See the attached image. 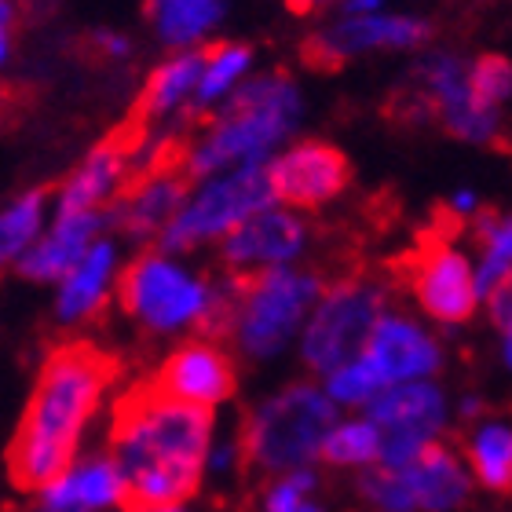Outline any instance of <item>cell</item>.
<instances>
[{
  "mask_svg": "<svg viewBox=\"0 0 512 512\" xmlns=\"http://www.w3.org/2000/svg\"><path fill=\"white\" fill-rule=\"evenodd\" d=\"M384 0H344L341 15H377Z\"/></svg>",
  "mask_w": 512,
  "mask_h": 512,
  "instance_id": "obj_37",
  "label": "cell"
},
{
  "mask_svg": "<svg viewBox=\"0 0 512 512\" xmlns=\"http://www.w3.org/2000/svg\"><path fill=\"white\" fill-rule=\"evenodd\" d=\"M341 421V406L322 384L293 381L253 406L242 428V450L253 469L267 476L311 469L322 461V447Z\"/></svg>",
  "mask_w": 512,
  "mask_h": 512,
  "instance_id": "obj_5",
  "label": "cell"
},
{
  "mask_svg": "<svg viewBox=\"0 0 512 512\" xmlns=\"http://www.w3.org/2000/svg\"><path fill=\"white\" fill-rule=\"evenodd\" d=\"M253 77V48L242 41H220L213 48H205V66H202V85L194 96V110H216L220 103L235 96L238 88Z\"/></svg>",
  "mask_w": 512,
  "mask_h": 512,
  "instance_id": "obj_26",
  "label": "cell"
},
{
  "mask_svg": "<svg viewBox=\"0 0 512 512\" xmlns=\"http://www.w3.org/2000/svg\"><path fill=\"white\" fill-rule=\"evenodd\" d=\"M384 458V436L381 428L366 414L341 417L337 428L330 432L326 447H322V465L333 469H377Z\"/></svg>",
  "mask_w": 512,
  "mask_h": 512,
  "instance_id": "obj_29",
  "label": "cell"
},
{
  "mask_svg": "<svg viewBox=\"0 0 512 512\" xmlns=\"http://www.w3.org/2000/svg\"><path fill=\"white\" fill-rule=\"evenodd\" d=\"M271 205H278V198L267 165H249V169H235L194 183L187 205L158 238V249L183 256L202 246H213V242L220 246L227 235H235L246 220H253L256 213H264Z\"/></svg>",
  "mask_w": 512,
  "mask_h": 512,
  "instance_id": "obj_8",
  "label": "cell"
},
{
  "mask_svg": "<svg viewBox=\"0 0 512 512\" xmlns=\"http://www.w3.org/2000/svg\"><path fill=\"white\" fill-rule=\"evenodd\" d=\"M417 96L425 99L432 118L443 125L461 143L491 147L494 139H502L505 118L498 110L483 107L480 96L472 92V59L458 52H428L414 70Z\"/></svg>",
  "mask_w": 512,
  "mask_h": 512,
  "instance_id": "obj_10",
  "label": "cell"
},
{
  "mask_svg": "<svg viewBox=\"0 0 512 512\" xmlns=\"http://www.w3.org/2000/svg\"><path fill=\"white\" fill-rule=\"evenodd\" d=\"M322 289L326 282L319 271L297 264L242 278L227 341L235 344L238 355H246L253 363L275 359L293 341H300Z\"/></svg>",
  "mask_w": 512,
  "mask_h": 512,
  "instance_id": "obj_6",
  "label": "cell"
},
{
  "mask_svg": "<svg viewBox=\"0 0 512 512\" xmlns=\"http://www.w3.org/2000/svg\"><path fill=\"white\" fill-rule=\"evenodd\" d=\"M33 498H41L59 512H107L114 505L125 509V480L110 454H92L74 461L59 480L48 483Z\"/></svg>",
  "mask_w": 512,
  "mask_h": 512,
  "instance_id": "obj_22",
  "label": "cell"
},
{
  "mask_svg": "<svg viewBox=\"0 0 512 512\" xmlns=\"http://www.w3.org/2000/svg\"><path fill=\"white\" fill-rule=\"evenodd\" d=\"M202 66H205V48L194 52H172L165 63H158L147 74V85L139 92L136 114L143 121H161L176 114V110L191 107L202 85Z\"/></svg>",
  "mask_w": 512,
  "mask_h": 512,
  "instance_id": "obj_23",
  "label": "cell"
},
{
  "mask_svg": "<svg viewBox=\"0 0 512 512\" xmlns=\"http://www.w3.org/2000/svg\"><path fill=\"white\" fill-rule=\"evenodd\" d=\"M406 476V487L414 494L417 512H454L469 502L472 476L465 454L450 450L447 443H432L417 454L410 465L399 469Z\"/></svg>",
  "mask_w": 512,
  "mask_h": 512,
  "instance_id": "obj_21",
  "label": "cell"
},
{
  "mask_svg": "<svg viewBox=\"0 0 512 512\" xmlns=\"http://www.w3.org/2000/svg\"><path fill=\"white\" fill-rule=\"evenodd\" d=\"M107 227H110V209L107 213H55L44 238L22 256L19 264H15V271L26 282H55L59 286L85 260L88 249L103 238Z\"/></svg>",
  "mask_w": 512,
  "mask_h": 512,
  "instance_id": "obj_19",
  "label": "cell"
},
{
  "mask_svg": "<svg viewBox=\"0 0 512 512\" xmlns=\"http://www.w3.org/2000/svg\"><path fill=\"white\" fill-rule=\"evenodd\" d=\"M502 363L512 370V337H502Z\"/></svg>",
  "mask_w": 512,
  "mask_h": 512,
  "instance_id": "obj_39",
  "label": "cell"
},
{
  "mask_svg": "<svg viewBox=\"0 0 512 512\" xmlns=\"http://www.w3.org/2000/svg\"><path fill=\"white\" fill-rule=\"evenodd\" d=\"M150 30L169 52H194L224 19V0H143Z\"/></svg>",
  "mask_w": 512,
  "mask_h": 512,
  "instance_id": "obj_24",
  "label": "cell"
},
{
  "mask_svg": "<svg viewBox=\"0 0 512 512\" xmlns=\"http://www.w3.org/2000/svg\"><path fill=\"white\" fill-rule=\"evenodd\" d=\"M118 278H121L118 242L103 235L85 253V260L55 289V319L63 322V326L92 319L96 311L107 308L110 297H118Z\"/></svg>",
  "mask_w": 512,
  "mask_h": 512,
  "instance_id": "obj_20",
  "label": "cell"
},
{
  "mask_svg": "<svg viewBox=\"0 0 512 512\" xmlns=\"http://www.w3.org/2000/svg\"><path fill=\"white\" fill-rule=\"evenodd\" d=\"M315 487H319V476L315 469H297V472H282V476H271V483L260 494V512H300L315 502Z\"/></svg>",
  "mask_w": 512,
  "mask_h": 512,
  "instance_id": "obj_33",
  "label": "cell"
},
{
  "mask_svg": "<svg viewBox=\"0 0 512 512\" xmlns=\"http://www.w3.org/2000/svg\"><path fill=\"white\" fill-rule=\"evenodd\" d=\"M432 41V22L403 15V11H377V15H341L308 37L304 55L311 66L333 70L355 55L370 52H417Z\"/></svg>",
  "mask_w": 512,
  "mask_h": 512,
  "instance_id": "obj_12",
  "label": "cell"
},
{
  "mask_svg": "<svg viewBox=\"0 0 512 512\" xmlns=\"http://www.w3.org/2000/svg\"><path fill=\"white\" fill-rule=\"evenodd\" d=\"M275 183L278 205H289L297 213H315L322 205L337 202L352 187V161L341 147L326 139H300L289 143L275 161L267 165Z\"/></svg>",
  "mask_w": 512,
  "mask_h": 512,
  "instance_id": "obj_13",
  "label": "cell"
},
{
  "mask_svg": "<svg viewBox=\"0 0 512 512\" xmlns=\"http://www.w3.org/2000/svg\"><path fill=\"white\" fill-rule=\"evenodd\" d=\"M469 227H472V246H476L480 293L487 297L498 282H505L512 275V213L483 209Z\"/></svg>",
  "mask_w": 512,
  "mask_h": 512,
  "instance_id": "obj_28",
  "label": "cell"
},
{
  "mask_svg": "<svg viewBox=\"0 0 512 512\" xmlns=\"http://www.w3.org/2000/svg\"><path fill=\"white\" fill-rule=\"evenodd\" d=\"M26 512H59V509H52V505H44L41 498H33V505Z\"/></svg>",
  "mask_w": 512,
  "mask_h": 512,
  "instance_id": "obj_40",
  "label": "cell"
},
{
  "mask_svg": "<svg viewBox=\"0 0 512 512\" xmlns=\"http://www.w3.org/2000/svg\"><path fill=\"white\" fill-rule=\"evenodd\" d=\"M406 289L428 319L439 326H465L483 304L476 256L447 231L428 235L406 260Z\"/></svg>",
  "mask_w": 512,
  "mask_h": 512,
  "instance_id": "obj_9",
  "label": "cell"
},
{
  "mask_svg": "<svg viewBox=\"0 0 512 512\" xmlns=\"http://www.w3.org/2000/svg\"><path fill=\"white\" fill-rule=\"evenodd\" d=\"M384 436L381 465L403 469L425 447L439 443V432L447 428L450 406L436 381L392 384L363 410Z\"/></svg>",
  "mask_w": 512,
  "mask_h": 512,
  "instance_id": "obj_11",
  "label": "cell"
},
{
  "mask_svg": "<svg viewBox=\"0 0 512 512\" xmlns=\"http://www.w3.org/2000/svg\"><path fill=\"white\" fill-rule=\"evenodd\" d=\"M483 308H487V319H491L494 330L502 337H512V275L483 297Z\"/></svg>",
  "mask_w": 512,
  "mask_h": 512,
  "instance_id": "obj_34",
  "label": "cell"
},
{
  "mask_svg": "<svg viewBox=\"0 0 512 512\" xmlns=\"http://www.w3.org/2000/svg\"><path fill=\"white\" fill-rule=\"evenodd\" d=\"M114 377L118 363L92 344H59L44 355L8 447V476L19 491H44L74 465L81 436Z\"/></svg>",
  "mask_w": 512,
  "mask_h": 512,
  "instance_id": "obj_2",
  "label": "cell"
},
{
  "mask_svg": "<svg viewBox=\"0 0 512 512\" xmlns=\"http://www.w3.org/2000/svg\"><path fill=\"white\" fill-rule=\"evenodd\" d=\"M48 231V191L33 187L11 198L8 209L0 213V260L4 264H19Z\"/></svg>",
  "mask_w": 512,
  "mask_h": 512,
  "instance_id": "obj_27",
  "label": "cell"
},
{
  "mask_svg": "<svg viewBox=\"0 0 512 512\" xmlns=\"http://www.w3.org/2000/svg\"><path fill=\"white\" fill-rule=\"evenodd\" d=\"M150 384L169 399H180V403L213 414L216 406H224L238 388L235 355L227 352V344L220 337L198 333L191 341H183L176 352L165 355V363L150 377Z\"/></svg>",
  "mask_w": 512,
  "mask_h": 512,
  "instance_id": "obj_15",
  "label": "cell"
},
{
  "mask_svg": "<svg viewBox=\"0 0 512 512\" xmlns=\"http://www.w3.org/2000/svg\"><path fill=\"white\" fill-rule=\"evenodd\" d=\"M363 355L366 363L377 370L384 388L432 381L439 374V366H443V344L436 341V333L428 330L425 322L410 319L406 311L392 308L384 311V319L377 322Z\"/></svg>",
  "mask_w": 512,
  "mask_h": 512,
  "instance_id": "obj_16",
  "label": "cell"
},
{
  "mask_svg": "<svg viewBox=\"0 0 512 512\" xmlns=\"http://www.w3.org/2000/svg\"><path fill=\"white\" fill-rule=\"evenodd\" d=\"M132 150H136V143L128 136V128L96 143L63 180V187L55 194V213H107V205L118 202L128 191V183L136 180L132 176Z\"/></svg>",
  "mask_w": 512,
  "mask_h": 512,
  "instance_id": "obj_17",
  "label": "cell"
},
{
  "mask_svg": "<svg viewBox=\"0 0 512 512\" xmlns=\"http://www.w3.org/2000/svg\"><path fill=\"white\" fill-rule=\"evenodd\" d=\"M388 311V286L374 275H348L322 289L308 326L300 333V359L311 374H333L366 352L377 322Z\"/></svg>",
  "mask_w": 512,
  "mask_h": 512,
  "instance_id": "obj_7",
  "label": "cell"
},
{
  "mask_svg": "<svg viewBox=\"0 0 512 512\" xmlns=\"http://www.w3.org/2000/svg\"><path fill=\"white\" fill-rule=\"evenodd\" d=\"M11 44H15V4L0 0V59H11Z\"/></svg>",
  "mask_w": 512,
  "mask_h": 512,
  "instance_id": "obj_36",
  "label": "cell"
},
{
  "mask_svg": "<svg viewBox=\"0 0 512 512\" xmlns=\"http://www.w3.org/2000/svg\"><path fill=\"white\" fill-rule=\"evenodd\" d=\"M194 183L183 172V165H158V169L139 172L128 183V191L110 205V227H118L132 238H154L165 235V227L176 220L187 198H191Z\"/></svg>",
  "mask_w": 512,
  "mask_h": 512,
  "instance_id": "obj_18",
  "label": "cell"
},
{
  "mask_svg": "<svg viewBox=\"0 0 512 512\" xmlns=\"http://www.w3.org/2000/svg\"><path fill=\"white\" fill-rule=\"evenodd\" d=\"M107 454L125 480V512L183 509L209 469L213 414L143 381L114 403Z\"/></svg>",
  "mask_w": 512,
  "mask_h": 512,
  "instance_id": "obj_1",
  "label": "cell"
},
{
  "mask_svg": "<svg viewBox=\"0 0 512 512\" xmlns=\"http://www.w3.org/2000/svg\"><path fill=\"white\" fill-rule=\"evenodd\" d=\"M300 114L304 96L293 77L282 70L253 74L187 143L180 158L183 172L191 176V183H202L249 165H271L275 154L289 147Z\"/></svg>",
  "mask_w": 512,
  "mask_h": 512,
  "instance_id": "obj_3",
  "label": "cell"
},
{
  "mask_svg": "<svg viewBox=\"0 0 512 512\" xmlns=\"http://www.w3.org/2000/svg\"><path fill=\"white\" fill-rule=\"evenodd\" d=\"M333 4H344V0H289V8L293 11H319V8H333Z\"/></svg>",
  "mask_w": 512,
  "mask_h": 512,
  "instance_id": "obj_38",
  "label": "cell"
},
{
  "mask_svg": "<svg viewBox=\"0 0 512 512\" xmlns=\"http://www.w3.org/2000/svg\"><path fill=\"white\" fill-rule=\"evenodd\" d=\"M359 498L370 512H417L406 476L399 469H388V465L366 469L359 476Z\"/></svg>",
  "mask_w": 512,
  "mask_h": 512,
  "instance_id": "obj_31",
  "label": "cell"
},
{
  "mask_svg": "<svg viewBox=\"0 0 512 512\" xmlns=\"http://www.w3.org/2000/svg\"><path fill=\"white\" fill-rule=\"evenodd\" d=\"M300 512H326V509H322V505H319V502H311V505H308V509H300Z\"/></svg>",
  "mask_w": 512,
  "mask_h": 512,
  "instance_id": "obj_41",
  "label": "cell"
},
{
  "mask_svg": "<svg viewBox=\"0 0 512 512\" xmlns=\"http://www.w3.org/2000/svg\"><path fill=\"white\" fill-rule=\"evenodd\" d=\"M308 242L311 227L304 213L289 205H271L220 242V264H224V275L253 278L275 267H293L304 256Z\"/></svg>",
  "mask_w": 512,
  "mask_h": 512,
  "instance_id": "obj_14",
  "label": "cell"
},
{
  "mask_svg": "<svg viewBox=\"0 0 512 512\" xmlns=\"http://www.w3.org/2000/svg\"><path fill=\"white\" fill-rule=\"evenodd\" d=\"M465 461L487 491H512V421L480 417L465 436Z\"/></svg>",
  "mask_w": 512,
  "mask_h": 512,
  "instance_id": "obj_25",
  "label": "cell"
},
{
  "mask_svg": "<svg viewBox=\"0 0 512 512\" xmlns=\"http://www.w3.org/2000/svg\"><path fill=\"white\" fill-rule=\"evenodd\" d=\"M322 388L341 410H366L384 392V381L377 377L374 366L366 363V355H359V359L337 366L333 374L322 377Z\"/></svg>",
  "mask_w": 512,
  "mask_h": 512,
  "instance_id": "obj_30",
  "label": "cell"
},
{
  "mask_svg": "<svg viewBox=\"0 0 512 512\" xmlns=\"http://www.w3.org/2000/svg\"><path fill=\"white\" fill-rule=\"evenodd\" d=\"M472 92L483 107L502 114L512 103V59L502 52H483L472 59Z\"/></svg>",
  "mask_w": 512,
  "mask_h": 512,
  "instance_id": "obj_32",
  "label": "cell"
},
{
  "mask_svg": "<svg viewBox=\"0 0 512 512\" xmlns=\"http://www.w3.org/2000/svg\"><path fill=\"white\" fill-rule=\"evenodd\" d=\"M238 286L242 278L235 275L213 282L191 271L180 256L165 249H147L121 267L118 304L136 326L158 337L198 330L205 337L224 341L238 304Z\"/></svg>",
  "mask_w": 512,
  "mask_h": 512,
  "instance_id": "obj_4",
  "label": "cell"
},
{
  "mask_svg": "<svg viewBox=\"0 0 512 512\" xmlns=\"http://www.w3.org/2000/svg\"><path fill=\"white\" fill-rule=\"evenodd\" d=\"M92 44L99 48V55H107V59H125L132 52V41H128L125 33H114V30H99L92 37Z\"/></svg>",
  "mask_w": 512,
  "mask_h": 512,
  "instance_id": "obj_35",
  "label": "cell"
}]
</instances>
